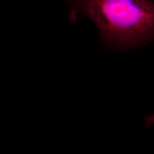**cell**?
<instances>
[{
  "instance_id": "1",
  "label": "cell",
  "mask_w": 154,
  "mask_h": 154,
  "mask_svg": "<svg viewBox=\"0 0 154 154\" xmlns=\"http://www.w3.org/2000/svg\"><path fill=\"white\" fill-rule=\"evenodd\" d=\"M69 21L82 14L93 21L108 50L125 51L154 40V3L151 0H67Z\"/></svg>"
},
{
  "instance_id": "2",
  "label": "cell",
  "mask_w": 154,
  "mask_h": 154,
  "mask_svg": "<svg viewBox=\"0 0 154 154\" xmlns=\"http://www.w3.org/2000/svg\"><path fill=\"white\" fill-rule=\"evenodd\" d=\"M144 125L146 128H149L151 127L154 123V116L153 114H151L147 116L144 117Z\"/></svg>"
}]
</instances>
